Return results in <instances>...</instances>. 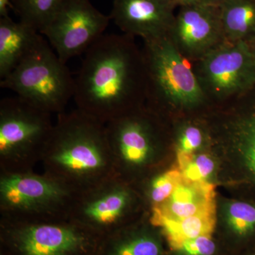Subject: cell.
I'll return each mask as SVG.
<instances>
[{"instance_id": "4", "label": "cell", "mask_w": 255, "mask_h": 255, "mask_svg": "<svg viewBox=\"0 0 255 255\" xmlns=\"http://www.w3.org/2000/svg\"><path fill=\"white\" fill-rule=\"evenodd\" d=\"M102 240L70 219L0 220V255H98Z\"/></svg>"}, {"instance_id": "27", "label": "cell", "mask_w": 255, "mask_h": 255, "mask_svg": "<svg viewBox=\"0 0 255 255\" xmlns=\"http://www.w3.org/2000/svg\"><path fill=\"white\" fill-rule=\"evenodd\" d=\"M9 8H12L11 0H0V18L9 16Z\"/></svg>"}, {"instance_id": "15", "label": "cell", "mask_w": 255, "mask_h": 255, "mask_svg": "<svg viewBox=\"0 0 255 255\" xmlns=\"http://www.w3.org/2000/svg\"><path fill=\"white\" fill-rule=\"evenodd\" d=\"M150 216L145 225L134 223L103 238L98 255H167L162 228L152 223Z\"/></svg>"}, {"instance_id": "19", "label": "cell", "mask_w": 255, "mask_h": 255, "mask_svg": "<svg viewBox=\"0 0 255 255\" xmlns=\"http://www.w3.org/2000/svg\"><path fill=\"white\" fill-rule=\"evenodd\" d=\"M216 227V209H214L180 221L166 223L160 228L169 251H174L188 240L200 236H214Z\"/></svg>"}, {"instance_id": "3", "label": "cell", "mask_w": 255, "mask_h": 255, "mask_svg": "<svg viewBox=\"0 0 255 255\" xmlns=\"http://www.w3.org/2000/svg\"><path fill=\"white\" fill-rule=\"evenodd\" d=\"M51 114L14 96L0 102V172L33 171L49 141Z\"/></svg>"}, {"instance_id": "21", "label": "cell", "mask_w": 255, "mask_h": 255, "mask_svg": "<svg viewBox=\"0 0 255 255\" xmlns=\"http://www.w3.org/2000/svg\"><path fill=\"white\" fill-rule=\"evenodd\" d=\"M228 231L237 243H249L255 238V205L236 201L228 206Z\"/></svg>"}, {"instance_id": "22", "label": "cell", "mask_w": 255, "mask_h": 255, "mask_svg": "<svg viewBox=\"0 0 255 255\" xmlns=\"http://www.w3.org/2000/svg\"><path fill=\"white\" fill-rule=\"evenodd\" d=\"M183 180L184 177L179 169H170L154 176L150 180L147 192L150 213L153 208L169 199Z\"/></svg>"}, {"instance_id": "25", "label": "cell", "mask_w": 255, "mask_h": 255, "mask_svg": "<svg viewBox=\"0 0 255 255\" xmlns=\"http://www.w3.org/2000/svg\"><path fill=\"white\" fill-rule=\"evenodd\" d=\"M204 142L202 129L194 124L183 128L178 137L177 152L193 154L200 148Z\"/></svg>"}, {"instance_id": "14", "label": "cell", "mask_w": 255, "mask_h": 255, "mask_svg": "<svg viewBox=\"0 0 255 255\" xmlns=\"http://www.w3.org/2000/svg\"><path fill=\"white\" fill-rule=\"evenodd\" d=\"M215 187L206 181L191 182L184 179L169 199L151 210L152 223L162 227L189 216L216 209Z\"/></svg>"}, {"instance_id": "2", "label": "cell", "mask_w": 255, "mask_h": 255, "mask_svg": "<svg viewBox=\"0 0 255 255\" xmlns=\"http://www.w3.org/2000/svg\"><path fill=\"white\" fill-rule=\"evenodd\" d=\"M41 163L43 172L78 194L114 177L106 124L78 109L58 114Z\"/></svg>"}, {"instance_id": "11", "label": "cell", "mask_w": 255, "mask_h": 255, "mask_svg": "<svg viewBox=\"0 0 255 255\" xmlns=\"http://www.w3.org/2000/svg\"><path fill=\"white\" fill-rule=\"evenodd\" d=\"M110 20V16L102 14L90 0H68L41 34L67 63L98 41Z\"/></svg>"}, {"instance_id": "16", "label": "cell", "mask_w": 255, "mask_h": 255, "mask_svg": "<svg viewBox=\"0 0 255 255\" xmlns=\"http://www.w3.org/2000/svg\"><path fill=\"white\" fill-rule=\"evenodd\" d=\"M42 34L10 16L0 18V80L7 77L43 39Z\"/></svg>"}, {"instance_id": "8", "label": "cell", "mask_w": 255, "mask_h": 255, "mask_svg": "<svg viewBox=\"0 0 255 255\" xmlns=\"http://www.w3.org/2000/svg\"><path fill=\"white\" fill-rule=\"evenodd\" d=\"M137 196L117 176L77 194L69 218L105 238L132 224Z\"/></svg>"}, {"instance_id": "12", "label": "cell", "mask_w": 255, "mask_h": 255, "mask_svg": "<svg viewBox=\"0 0 255 255\" xmlns=\"http://www.w3.org/2000/svg\"><path fill=\"white\" fill-rule=\"evenodd\" d=\"M167 36L188 60L201 59L226 41L219 6H180Z\"/></svg>"}, {"instance_id": "28", "label": "cell", "mask_w": 255, "mask_h": 255, "mask_svg": "<svg viewBox=\"0 0 255 255\" xmlns=\"http://www.w3.org/2000/svg\"><path fill=\"white\" fill-rule=\"evenodd\" d=\"M251 46L252 49H253V53H254L255 58V40L254 41L252 42V43H249Z\"/></svg>"}, {"instance_id": "10", "label": "cell", "mask_w": 255, "mask_h": 255, "mask_svg": "<svg viewBox=\"0 0 255 255\" xmlns=\"http://www.w3.org/2000/svg\"><path fill=\"white\" fill-rule=\"evenodd\" d=\"M154 112L142 106L106 124L116 176L128 183L130 174L153 162L157 149Z\"/></svg>"}, {"instance_id": "29", "label": "cell", "mask_w": 255, "mask_h": 255, "mask_svg": "<svg viewBox=\"0 0 255 255\" xmlns=\"http://www.w3.org/2000/svg\"><path fill=\"white\" fill-rule=\"evenodd\" d=\"M247 255H255V251H253V252H251V253H250L249 254Z\"/></svg>"}, {"instance_id": "13", "label": "cell", "mask_w": 255, "mask_h": 255, "mask_svg": "<svg viewBox=\"0 0 255 255\" xmlns=\"http://www.w3.org/2000/svg\"><path fill=\"white\" fill-rule=\"evenodd\" d=\"M177 6L174 0H114L110 17L124 34L153 41L168 36Z\"/></svg>"}, {"instance_id": "9", "label": "cell", "mask_w": 255, "mask_h": 255, "mask_svg": "<svg viewBox=\"0 0 255 255\" xmlns=\"http://www.w3.org/2000/svg\"><path fill=\"white\" fill-rule=\"evenodd\" d=\"M194 63L207 99L230 100L255 87V58L246 42H223Z\"/></svg>"}, {"instance_id": "17", "label": "cell", "mask_w": 255, "mask_h": 255, "mask_svg": "<svg viewBox=\"0 0 255 255\" xmlns=\"http://www.w3.org/2000/svg\"><path fill=\"white\" fill-rule=\"evenodd\" d=\"M232 100L237 111L233 122V141L255 180V87Z\"/></svg>"}, {"instance_id": "7", "label": "cell", "mask_w": 255, "mask_h": 255, "mask_svg": "<svg viewBox=\"0 0 255 255\" xmlns=\"http://www.w3.org/2000/svg\"><path fill=\"white\" fill-rule=\"evenodd\" d=\"M147 68V100L151 108L168 105L192 109L208 100L189 60L168 36L144 41Z\"/></svg>"}, {"instance_id": "23", "label": "cell", "mask_w": 255, "mask_h": 255, "mask_svg": "<svg viewBox=\"0 0 255 255\" xmlns=\"http://www.w3.org/2000/svg\"><path fill=\"white\" fill-rule=\"evenodd\" d=\"M177 160L183 177L191 182L206 181L214 172V161L206 154L195 155L177 152Z\"/></svg>"}, {"instance_id": "6", "label": "cell", "mask_w": 255, "mask_h": 255, "mask_svg": "<svg viewBox=\"0 0 255 255\" xmlns=\"http://www.w3.org/2000/svg\"><path fill=\"white\" fill-rule=\"evenodd\" d=\"M0 87L41 110L53 114L65 112L75 94V78L44 38L8 75Z\"/></svg>"}, {"instance_id": "24", "label": "cell", "mask_w": 255, "mask_h": 255, "mask_svg": "<svg viewBox=\"0 0 255 255\" xmlns=\"http://www.w3.org/2000/svg\"><path fill=\"white\" fill-rule=\"evenodd\" d=\"M170 252L172 255H219L220 246L214 236H204L188 240Z\"/></svg>"}, {"instance_id": "5", "label": "cell", "mask_w": 255, "mask_h": 255, "mask_svg": "<svg viewBox=\"0 0 255 255\" xmlns=\"http://www.w3.org/2000/svg\"><path fill=\"white\" fill-rule=\"evenodd\" d=\"M78 194L45 172H0V220L70 219V210Z\"/></svg>"}, {"instance_id": "1", "label": "cell", "mask_w": 255, "mask_h": 255, "mask_svg": "<svg viewBox=\"0 0 255 255\" xmlns=\"http://www.w3.org/2000/svg\"><path fill=\"white\" fill-rule=\"evenodd\" d=\"M127 34H104L85 53L74 101L84 114L107 124L143 106L147 73L143 52Z\"/></svg>"}, {"instance_id": "26", "label": "cell", "mask_w": 255, "mask_h": 255, "mask_svg": "<svg viewBox=\"0 0 255 255\" xmlns=\"http://www.w3.org/2000/svg\"><path fill=\"white\" fill-rule=\"evenodd\" d=\"M177 6L187 5H201V6H220L223 0H174Z\"/></svg>"}, {"instance_id": "18", "label": "cell", "mask_w": 255, "mask_h": 255, "mask_svg": "<svg viewBox=\"0 0 255 255\" xmlns=\"http://www.w3.org/2000/svg\"><path fill=\"white\" fill-rule=\"evenodd\" d=\"M219 7L226 41H255V0H223Z\"/></svg>"}, {"instance_id": "20", "label": "cell", "mask_w": 255, "mask_h": 255, "mask_svg": "<svg viewBox=\"0 0 255 255\" xmlns=\"http://www.w3.org/2000/svg\"><path fill=\"white\" fill-rule=\"evenodd\" d=\"M68 0H11L21 22L41 33Z\"/></svg>"}]
</instances>
